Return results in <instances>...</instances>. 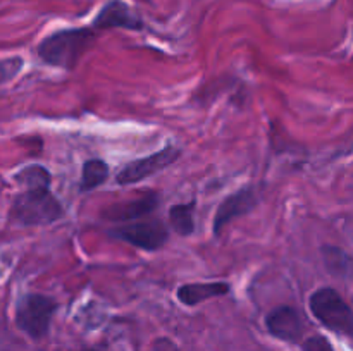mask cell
Segmentation results:
<instances>
[{"instance_id": "cell-1", "label": "cell", "mask_w": 353, "mask_h": 351, "mask_svg": "<svg viewBox=\"0 0 353 351\" xmlns=\"http://www.w3.org/2000/svg\"><path fill=\"white\" fill-rule=\"evenodd\" d=\"M93 41V28H68L45 36L38 43L37 54L45 64L71 71L79 64Z\"/></svg>"}, {"instance_id": "cell-2", "label": "cell", "mask_w": 353, "mask_h": 351, "mask_svg": "<svg viewBox=\"0 0 353 351\" xmlns=\"http://www.w3.org/2000/svg\"><path fill=\"white\" fill-rule=\"evenodd\" d=\"M9 215L19 226H48L64 215V206L50 188H26L16 196Z\"/></svg>"}, {"instance_id": "cell-3", "label": "cell", "mask_w": 353, "mask_h": 351, "mask_svg": "<svg viewBox=\"0 0 353 351\" xmlns=\"http://www.w3.org/2000/svg\"><path fill=\"white\" fill-rule=\"evenodd\" d=\"M310 312L327 329L345 336H353V312L340 292L333 288H321L310 296Z\"/></svg>"}, {"instance_id": "cell-4", "label": "cell", "mask_w": 353, "mask_h": 351, "mask_svg": "<svg viewBox=\"0 0 353 351\" xmlns=\"http://www.w3.org/2000/svg\"><path fill=\"white\" fill-rule=\"evenodd\" d=\"M57 308V301L50 296L38 292L24 295L16 306L17 327L33 339H41L50 329V322Z\"/></svg>"}, {"instance_id": "cell-5", "label": "cell", "mask_w": 353, "mask_h": 351, "mask_svg": "<svg viewBox=\"0 0 353 351\" xmlns=\"http://www.w3.org/2000/svg\"><path fill=\"white\" fill-rule=\"evenodd\" d=\"M110 234L121 241H126L131 246L145 251H157L168 243L169 229L162 220H133L123 226L110 229Z\"/></svg>"}, {"instance_id": "cell-6", "label": "cell", "mask_w": 353, "mask_h": 351, "mask_svg": "<svg viewBox=\"0 0 353 351\" xmlns=\"http://www.w3.org/2000/svg\"><path fill=\"white\" fill-rule=\"evenodd\" d=\"M181 157V150L178 147H165L161 151H155V153L148 155V157L138 158V160L130 162V164L124 165L116 176L117 184H134V182H140L143 179L150 178V176L157 174V172L164 171L169 165L174 164L178 158Z\"/></svg>"}, {"instance_id": "cell-7", "label": "cell", "mask_w": 353, "mask_h": 351, "mask_svg": "<svg viewBox=\"0 0 353 351\" xmlns=\"http://www.w3.org/2000/svg\"><path fill=\"white\" fill-rule=\"evenodd\" d=\"M257 193L252 186H245V188L238 189L233 195L226 196L221 202V205L217 206L216 215H214V234L219 236L228 224H231L238 217L250 213L257 206Z\"/></svg>"}, {"instance_id": "cell-8", "label": "cell", "mask_w": 353, "mask_h": 351, "mask_svg": "<svg viewBox=\"0 0 353 351\" xmlns=\"http://www.w3.org/2000/svg\"><path fill=\"white\" fill-rule=\"evenodd\" d=\"M265 327L278 339L286 343H299L303 336V319L293 306H278L265 317Z\"/></svg>"}, {"instance_id": "cell-9", "label": "cell", "mask_w": 353, "mask_h": 351, "mask_svg": "<svg viewBox=\"0 0 353 351\" xmlns=\"http://www.w3.org/2000/svg\"><path fill=\"white\" fill-rule=\"evenodd\" d=\"M93 30H112V28H123V30L138 31L143 28L140 17L133 9L123 0H112L105 3L97 14L92 23Z\"/></svg>"}, {"instance_id": "cell-10", "label": "cell", "mask_w": 353, "mask_h": 351, "mask_svg": "<svg viewBox=\"0 0 353 351\" xmlns=\"http://www.w3.org/2000/svg\"><path fill=\"white\" fill-rule=\"evenodd\" d=\"M161 196L157 193H147L137 200L123 203H114L103 210V219L112 220V222H133V220L143 219L150 215L159 206Z\"/></svg>"}, {"instance_id": "cell-11", "label": "cell", "mask_w": 353, "mask_h": 351, "mask_svg": "<svg viewBox=\"0 0 353 351\" xmlns=\"http://www.w3.org/2000/svg\"><path fill=\"white\" fill-rule=\"evenodd\" d=\"M231 291V284L228 282H190L179 286L176 296L186 306H196L210 298L226 296Z\"/></svg>"}, {"instance_id": "cell-12", "label": "cell", "mask_w": 353, "mask_h": 351, "mask_svg": "<svg viewBox=\"0 0 353 351\" xmlns=\"http://www.w3.org/2000/svg\"><path fill=\"white\" fill-rule=\"evenodd\" d=\"M169 224L179 236H190L195 231V202L178 203L169 210Z\"/></svg>"}, {"instance_id": "cell-13", "label": "cell", "mask_w": 353, "mask_h": 351, "mask_svg": "<svg viewBox=\"0 0 353 351\" xmlns=\"http://www.w3.org/2000/svg\"><path fill=\"white\" fill-rule=\"evenodd\" d=\"M109 178V165L102 158H90L83 164L81 169V181H79V189L81 191H92L102 186Z\"/></svg>"}, {"instance_id": "cell-14", "label": "cell", "mask_w": 353, "mask_h": 351, "mask_svg": "<svg viewBox=\"0 0 353 351\" xmlns=\"http://www.w3.org/2000/svg\"><path fill=\"white\" fill-rule=\"evenodd\" d=\"M21 188H50V172L41 165H30L16 174Z\"/></svg>"}, {"instance_id": "cell-15", "label": "cell", "mask_w": 353, "mask_h": 351, "mask_svg": "<svg viewBox=\"0 0 353 351\" xmlns=\"http://www.w3.org/2000/svg\"><path fill=\"white\" fill-rule=\"evenodd\" d=\"M323 257L324 264H326L327 270H330L331 274L345 275L348 274V270L352 268V258L348 257L341 248L326 244V246H323Z\"/></svg>"}, {"instance_id": "cell-16", "label": "cell", "mask_w": 353, "mask_h": 351, "mask_svg": "<svg viewBox=\"0 0 353 351\" xmlns=\"http://www.w3.org/2000/svg\"><path fill=\"white\" fill-rule=\"evenodd\" d=\"M23 67V61L19 57L0 58V83L10 81Z\"/></svg>"}, {"instance_id": "cell-17", "label": "cell", "mask_w": 353, "mask_h": 351, "mask_svg": "<svg viewBox=\"0 0 353 351\" xmlns=\"http://www.w3.org/2000/svg\"><path fill=\"white\" fill-rule=\"evenodd\" d=\"M303 351H333V348L323 336H312L303 343Z\"/></svg>"}, {"instance_id": "cell-18", "label": "cell", "mask_w": 353, "mask_h": 351, "mask_svg": "<svg viewBox=\"0 0 353 351\" xmlns=\"http://www.w3.org/2000/svg\"><path fill=\"white\" fill-rule=\"evenodd\" d=\"M92 351H93V350H92Z\"/></svg>"}]
</instances>
